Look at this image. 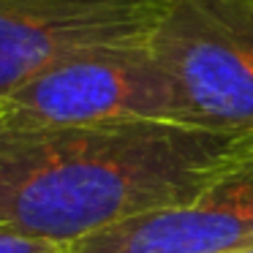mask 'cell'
Wrapping results in <instances>:
<instances>
[{
	"mask_svg": "<svg viewBox=\"0 0 253 253\" xmlns=\"http://www.w3.org/2000/svg\"><path fill=\"white\" fill-rule=\"evenodd\" d=\"M193 126L166 68L147 41L79 52L0 98V123L25 128L98 123Z\"/></svg>",
	"mask_w": 253,
	"mask_h": 253,
	"instance_id": "cell-2",
	"label": "cell"
},
{
	"mask_svg": "<svg viewBox=\"0 0 253 253\" xmlns=\"http://www.w3.org/2000/svg\"><path fill=\"white\" fill-rule=\"evenodd\" d=\"M242 133L185 123H0V226L71 242L193 199Z\"/></svg>",
	"mask_w": 253,
	"mask_h": 253,
	"instance_id": "cell-1",
	"label": "cell"
},
{
	"mask_svg": "<svg viewBox=\"0 0 253 253\" xmlns=\"http://www.w3.org/2000/svg\"><path fill=\"white\" fill-rule=\"evenodd\" d=\"M253 251V131L193 199L120 220L66 253H240Z\"/></svg>",
	"mask_w": 253,
	"mask_h": 253,
	"instance_id": "cell-5",
	"label": "cell"
},
{
	"mask_svg": "<svg viewBox=\"0 0 253 253\" xmlns=\"http://www.w3.org/2000/svg\"><path fill=\"white\" fill-rule=\"evenodd\" d=\"M68 245L0 226V253H66Z\"/></svg>",
	"mask_w": 253,
	"mask_h": 253,
	"instance_id": "cell-6",
	"label": "cell"
},
{
	"mask_svg": "<svg viewBox=\"0 0 253 253\" xmlns=\"http://www.w3.org/2000/svg\"><path fill=\"white\" fill-rule=\"evenodd\" d=\"M171 0H0V98L55 63L142 44Z\"/></svg>",
	"mask_w": 253,
	"mask_h": 253,
	"instance_id": "cell-4",
	"label": "cell"
},
{
	"mask_svg": "<svg viewBox=\"0 0 253 253\" xmlns=\"http://www.w3.org/2000/svg\"><path fill=\"white\" fill-rule=\"evenodd\" d=\"M147 46L193 126L253 131V0H171Z\"/></svg>",
	"mask_w": 253,
	"mask_h": 253,
	"instance_id": "cell-3",
	"label": "cell"
},
{
	"mask_svg": "<svg viewBox=\"0 0 253 253\" xmlns=\"http://www.w3.org/2000/svg\"><path fill=\"white\" fill-rule=\"evenodd\" d=\"M240 253H253V251H240Z\"/></svg>",
	"mask_w": 253,
	"mask_h": 253,
	"instance_id": "cell-7",
	"label": "cell"
}]
</instances>
